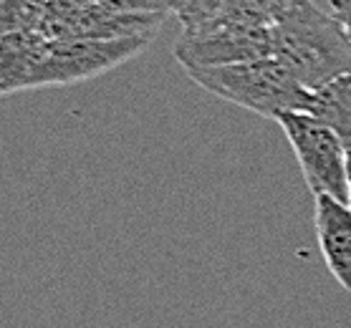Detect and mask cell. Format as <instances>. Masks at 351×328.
Listing matches in <instances>:
<instances>
[{
  "instance_id": "2",
  "label": "cell",
  "mask_w": 351,
  "mask_h": 328,
  "mask_svg": "<svg viewBox=\"0 0 351 328\" xmlns=\"http://www.w3.org/2000/svg\"><path fill=\"white\" fill-rule=\"evenodd\" d=\"M187 76L210 94L265 119H278L286 112H306L308 101V88L276 56L187 68Z\"/></svg>"
},
{
  "instance_id": "3",
  "label": "cell",
  "mask_w": 351,
  "mask_h": 328,
  "mask_svg": "<svg viewBox=\"0 0 351 328\" xmlns=\"http://www.w3.org/2000/svg\"><path fill=\"white\" fill-rule=\"evenodd\" d=\"M291 142L298 167L313 194H331L336 200H349L346 177V144L336 131L313 119L306 112H286L276 119Z\"/></svg>"
},
{
  "instance_id": "7",
  "label": "cell",
  "mask_w": 351,
  "mask_h": 328,
  "mask_svg": "<svg viewBox=\"0 0 351 328\" xmlns=\"http://www.w3.org/2000/svg\"><path fill=\"white\" fill-rule=\"evenodd\" d=\"M306 114L326 124L351 149V73L336 76L316 88H308Z\"/></svg>"
},
{
  "instance_id": "4",
  "label": "cell",
  "mask_w": 351,
  "mask_h": 328,
  "mask_svg": "<svg viewBox=\"0 0 351 328\" xmlns=\"http://www.w3.org/2000/svg\"><path fill=\"white\" fill-rule=\"evenodd\" d=\"M152 36H129V38H84L58 40L38 53L33 66L31 86L46 84H76L119 66L121 61L136 56L149 43Z\"/></svg>"
},
{
  "instance_id": "6",
  "label": "cell",
  "mask_w": 351,
  "mask_h": 328,
  "mask_svg": "<svg viewBox=\"0 0 351 328\" xmlns=\"http://www.w3.org/2000/svg\"><path fill=\"white\" fill-rule=\"evenodd\" d=\"M313 225L328 273L351 293V207L331 194H313Z\"/></svg>"
},
{
  "instance_id": "1",
  "label": "cell",
  "mask_w": 351,
  "mask_h": 328,
  "mask_svg": "<svg viewBox=\"0 0 351 328\" xmlns=\"http://www.w3.org/2000/svg\"><path fill=\"white\" fill-rule=\"evenodd\" d=\"M273 56L295 73L306 88L351 73V43L331 13L311 0H293L271 25Z\"/></svg>"
},
{
  "instance_id": "5",
  "label": "cell",
  "mask_w": 351,
  "mask_h": 328,
  "mask_svg": "<svg viewBox=\"0 0 351 328\" xmlns=\"http://www.w3.org/2000/svg\"><path fill=\"white\" fill-rule=\"evenodd\" d=\"M265 56H273L271 25H247L238 21H210L195 28H182L175 46V58L184 71Z\"/></svg>"
},
{
  "instance_id": "9",
  "label": "cell",
  "mask_w": 351,
  "mask_h": 328,
  "mask_svg": "<svg viewBox=\"0 0 351 328\" xmlns=\"http://www.w3.org/2000/svg\"><path fill=\"white\" fill-rule=\"evenodd\" d=\"M346 177H349V200H346V205L351 207V149L346 152Z\"/></svg>"
},
{
  "instance_id": "8",
  "label": "cell",
  "mask_w": 351,
  "mask_h": 328,
  "mask_svg": "<svg viewBox=\"0 0 351 328\" xmlns=\"http://www.w3.org/2000/svg\"><path fill=\"white\" fill-rule=\"evenodd\" d=\"M328 13L339 21L346 38L351 43V0H328Z\"/></svg>"
}]
</instances>
